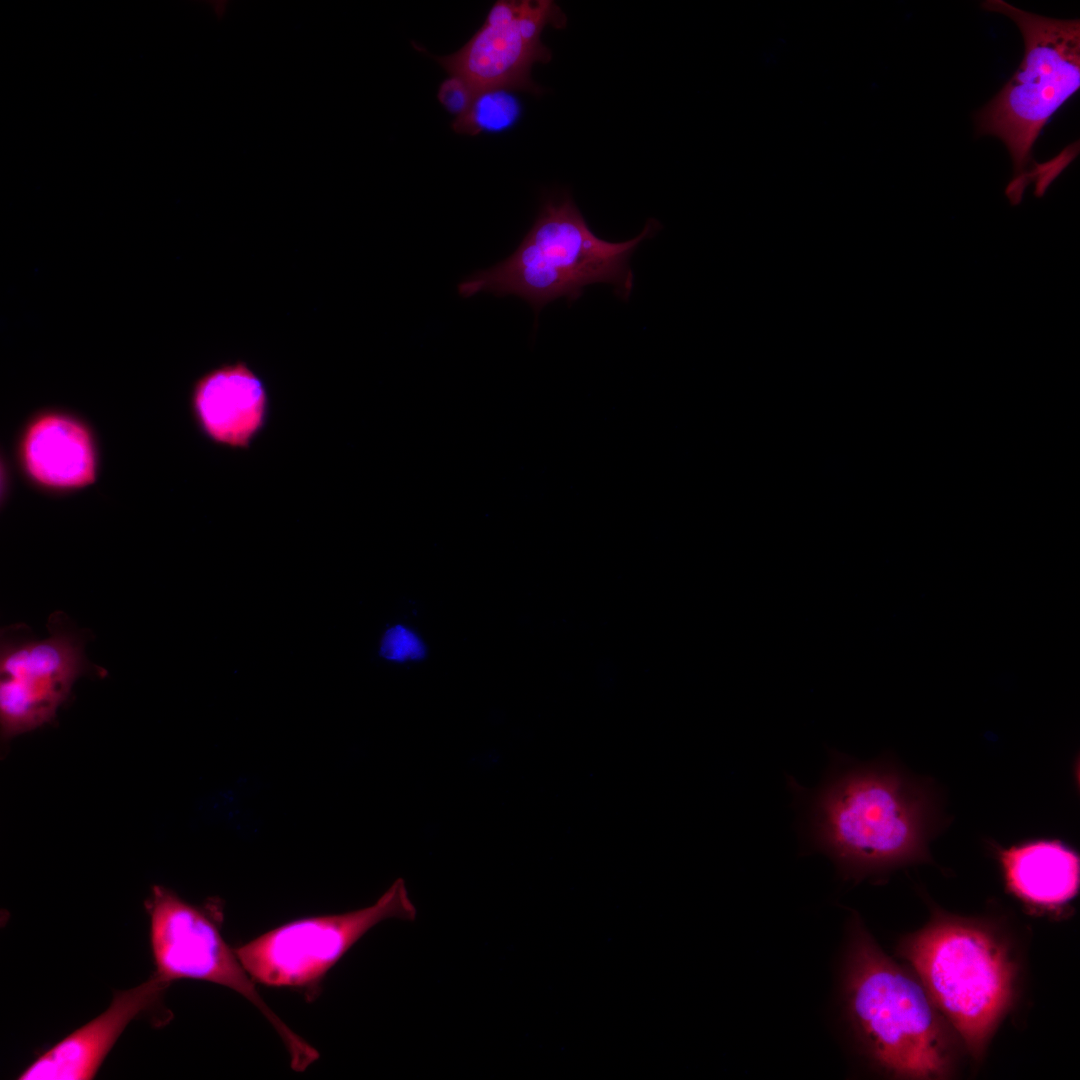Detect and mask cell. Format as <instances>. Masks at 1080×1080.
<instances>
[{"mask_svg":"<svg viewBox=\"0 0 1080 1080\" xmlns=\"http://www.w3.org/2000/svg\"><path fill=\"white\" fill-rule=\"evenodd\" d=\"M566 22L554 1L500 0L458 51L432 57L449 75L464 79L476 94L490 89L540 94L542 89L532 80L531 69L552 58L541 34L546 26L561 29Z\"/></svg>","mask_w":1080,"mask_h":1080,"instance_id":"obj_9","label":"cell"},{"mask_svg":"<svg viewBox=\"0 0 1080 1080\" xmlns=\"http://www.w3.org/2000/svg\"><path fill=\"white\" fill-rule=\"evenodd\" d=\"M168 983L152 976L144 983L118 991L99 1016L76 1029L45 1051L19 1075L20 1080H87L102 1062L127 1025L155 1006Z\"/></svg>","mask_w":1080,"mask_h":1080,"instance_id":"obj_11","label":"cell"},{"mask_svg":"<svg viewBox=\"0 0 1080 1080\" xmlns=\"http://www.w3.org/2000/svg\"><path fill=\"white\" fill-rule=\"evenodd\" d=\"M901 954L979 1057L1011 1000L1014 971L1004 947L981 928L944 921L905 941Z\"/></svg>","mask_w":1080,"mask_h":1080,"instance_id":"obj_5","label":"cell"},{"mask_svg":"<svg viewBox=\"0 0 1080 1080\" xmlns=\"http://www.w3.org/2000/svg\"><path fill=\"white\" fill-rule=\"evenodd\" d=\"M21 454L26 471L41 485L71 489L95 479V453L88 430L71 417L46 414L28 427Z\"/></svg>","mask_w":1080,"mask_h":1080,"instance_id":"obj_12","label":"cell"},{"mask_svg":"<svg viewBox=\"0 0 1080 1080\" xmlns=\"http://www.w3.org/2000/svg\"><path fill=\"white\" fill-rule=\"evenodd\" d=\"M660 229L659 221L649 219L635 238L608 242L592 232L569 193L550 195L518 248L460 282L458 293L465 298L478 293L515 295L529 303L536 316L560 297L577 300L585 287L595 283L613 286L619 298L628 300L634 284L630 258Z\"/></svg>","mask_w":1080,"mask_h":1080,"instance_id":"obj_1","label":"cell"},{"mask_svg":"<svg viewBox=\"0 0 1080 1080\" xmlns=\"http://www.w3.org/2000/svg\"><path fill=\"white\" fill-rule=\"evenodd\" d=\"M476 95V92L464 79L449 75L440 84L437 97L443 107L455 115L456 118L463 115L470 108Z\"/></svg>","mask_w":1080,"mask_h":1080,"instance_id":"obj_16","label":"cell"},{"mask_svg":"<svg viewBox=\"0 0 1080 1080\" xmlns=\"http://www.w3.org/2000/svg\"><path fill=\"white\" fill-rule=\"evenodd\" d=\"M810 834L843 863L873 868L907 860L922 842V811L897 772L835 763L811 794Z\"/></svg>","mask_w":1080,"mask_h":1080,"instance_id":"obj_4","label":"cell"},{"mask_svg":"<svg viewBox=\"0 0 1080 1080\" xmlns=\"http://www.w3.org/2000/svg\"><path fill=\"white\" fill-rule=\"evenodd\" d=\"M191 406L202 433L213 443L234 450L249 449L270 416L267 386L242 360L222 364L198 378Z\"/></svg>","mask_w":1080,"mask_h":1080,"instance_id":"obj_10","label":"cell"},{"mask_svg":"<svg viewBox=\"0 0 1080 1080\" xmlns=\"http://www.w3.org/2000/svg\"><path fill=\"white\" fill-rule=\"evenodd\" d=\"M380 654L387 659L398 661L421 659L425 655V648L412 631L397 625L385 633Z\"/></svg>","mask_w":1080,"mask_h":1080,"instance_id":"obj_15","label":"cell"},{"mask_svg":"<svg viewBox=\"0 0 1080 1080\" xmlns=\"http://www.w3.org/2000/svg\"><path fill=\"white\" fill-rule=\"evenodd\" d=\"M847 999L859 1034L882 1068L909 1079L947 1076L950 1051L932 999L861 929L852 946Z\"/></svg>","mask_w":1080,"mask_h":1080,"instance_id":"obj_3","label":"cell"},{"mask_svg":"<svg viewBox=\"0 0 1080 1080\" xmlns=\"http://www.w3.org/2000/svg\"><path fill=\"white\" fill-rule=\"evenodd\" d=\"M982 8L1013 20L1024 40L1018 69L974 116L978 135L997 137L1006 146L1013 164L1006 190L1021 197L1047 168L1032 157L1035 141L1080 87V20L1041 16L1003 0L984 1Z\"/></svg>","mask_w":1080,"mask_h":1080,"instance_id":"obj_2","label":"cell"},{"mask_svg":"<svg viewBox=\"0 0 1080 1080\" xmlns=\"http://www.w3.org/2000/svg\"><path fill=\"white\" fill-rule=\"evenodd\" d=\"M417 915L405 882L397 879L370 906L331 915L297 919L235 948L258 984L304 990L316 995L329 970L371 928L391 918L413 921Z\"/></svg>","mask_w":1080,"mask_h":1080,"instance_id":"obj_7","label":"cell"},{"mask_svg":"<svg viewBox=\"0 0 1080 1080\" xmlns=\"http://www.w3.org/2000/svg\"><path fill=\"white\" fill-rule=\"evenodd\" d=\"M518 98L506 89L479 92L470 108L452 122L456 133L476 135L498 133L509 129L521 114Z\"/></svg>","mask_w":1080,"mask_h":1080,"instance_id":"obj_14","label":"cell"},{"mask_svg":"<svg viewBox=\"0 0 1080 1080\" xmlns=\"http://www.w3.org/2000/svg\"><path fill=\"white\" fill-rule=\"evenodd\" d=\"M147 910L154 976L168 984L194 979L229 988L247 999L271 1024L288 1052L293 1070L302 1072L319 1058L318 1051L266 1003L235 948L226 943L210 915L159 886L154 887Z\"/></svg>","mask_w":1080,"mask_h":1080,"instance_id":"obj_6","label":"cell"},{"mask_svg":"<svg viewBox=\"0 0 1080 1080\" xmlns=\"http://www.w3.org/2000/svg\"><path fill=\"white\" fill-rule=\"evenodd\" d=\"M62 612L51 615L49 636L37 639L10 627L1 634L0 718L5 735L50 722L75 680L91 668L82 633Z\"/></svg>","mask_w":1080,"mask_h":1080,"instance_id":"obj_8","label":"cell"},{"mask_svg":"<svg viewBox=\"0 0 1080 1080\" xmlns=\"http://www.w3.org/2000/svg\"><path fill=\"white\" fill-rule=\"evenodd\" d=\"M1006 876L1022 898L1040 905H1057L1072 898L1079 882V860L1054 842L1013 848L1003 855Z\"/></svg>","mask_w":1080,"mask_h":1080,"instance_id":"obj_13","label":"cell"}]
</instances>
